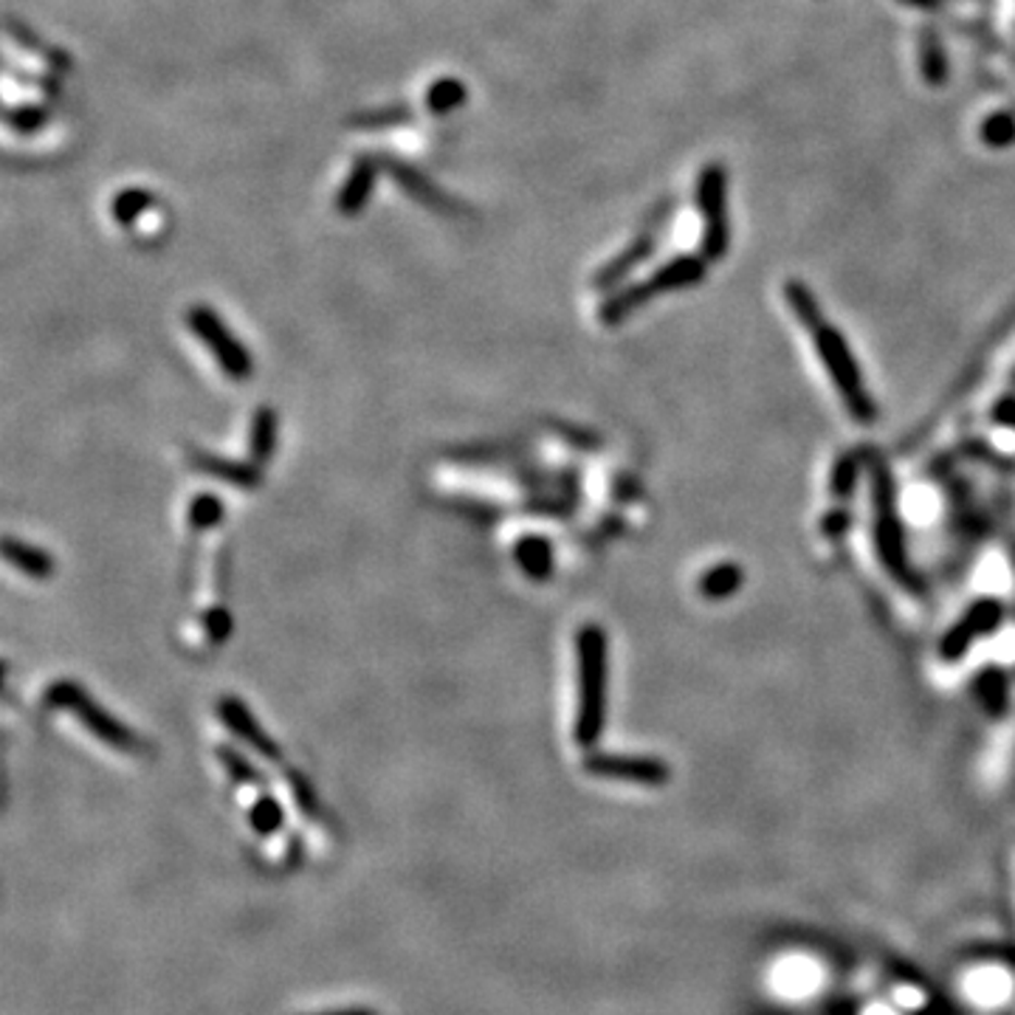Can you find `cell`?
I'll return each instance as SVG.
<instances>
[{"label": "cell", "instance_id": "1", "mask_svg": "<svg viewBox=\"0 0 1015 1015\" xmlns=\"http://www.w3.org/2000/svg\"><path fill=\"white\" fill-rule=\"evenodd\" d=\"M579 660V708L575 742L590 747L598 742L607 719V635L598 623H584L575 635Z\"/></svg>", "mask_w": 1015, "mask_h": 1015}, {"label": "cell", "instance_id": "2", "mask_svg": "<svg viewBox=\"0 0 1015 1015\" xmlns=\"http://www.w3.org/2000/svg\"><path fill=\"white\" fill-rule=\"evenodd\" d=\"M809 333H813L815 350L821 356L824 370H827L832 384H835L838 395H841L843 407L850 409V414L855 421H875L878 407L871 401L869 389H866L864 384V373H861V367H857L843 333L835 331V327L824 325V322Z\"/></svg>", "mask_w": 1015, "mask_h": 1015}, {"label": "cell", "instance_id": "3", "mask_svg": "<svg viewBox=\"0 0 1015 1015\" xmlns=\"http://www.w3.org/2000/svg\"><path fill=\"white\" fill-rule=\"evenodd\" d=\"M46 700H49V705H54V708H65V711L74 714V717L79 719V722H83V726L88 728V731L94 733L99 742H104V745L113 747V751H122V753L145 751V742L138 740L131 728L122 726L113 714L104 711L97 700L88 697V694H85V691L76 683H71V680H60V683L51 685Z\"/></svg>", "mask_w": 1015, "mask_h": 1015}, {"label": "cell", "instance_id": "4", "mask_svg": "<svg viewBox=\"0 0 1015 1015\" xmlns=\"http://www.w3.org/2000/svg\"><path fill=\"white\" fill-rule=\"evenodd\" d=\"M871 508H875V542L883 559L886 570L898 581L914 584L908 553H905L903 528L894 513V494H891V480L883 466H871Z\"/></svg>", "mask_w": 1015, "mask_h": 1015}, {"label": "cell", "instance_id": "5", "mask_svg": "<svg viewBox=\"0 0 1015 1015\" xmlns=\"http://www.w3.org/2000/svg\"><path fill=\"white\" fill-rule=\"evenodd\" d=\"M703 280V263H700L697 257H680V260H671L666 263L664 269L655 271V276H649L646 283L635 285V288L623 290V294H615L612 299L602 305V322L604 325H618L621 319H627L629 313L638 311L641 305L649 302L652 297L657 294H664V290H674V288H689V285L700 283Z\"/></svg>", "mask_w": 1015, "mask_h": 1015}, {"label": "cell", "instance_id": "6", "mask_svg": "<svg viewBox=\"0 0 1015 1015\" xmlns=\"http://www.w3.org/2000/svg\"><path fill=\"white\" fill-rule=\"evenodd\" d=\"M189 327H193L195 336L201 338L203 345L212 350L214 361H218V367H221V370L228 375V379L243 381V379H249V375L255 373V364H251V352L246 350L240 342H237L235 333H232L226 325H223L212 308H203V305L193 308V311H189Z\"/></svg>", "mask_w": 1015, "mask_h": 1015}, {"label": "cell", "instance_id": "7", "mask_svg": "<svg viewBox=\"0 0 1015 1015\" xmlns=\"http://www.w3.org/2000/svg\"><path fill=\"white\" fill-rule=\"evenodd\" d=\"M700 209L705 218L703 251L708 257H722L728 249V212H726V173L708 166L697 187Z\"/></svg>", "mask_w": 1015, "mask_h": 1015}, {"label": "cell", "instance_id": "8", "mask_svg": "<svg viewBox=\"0 0 1015 1015\" xmlns=\"http://www.w3.org/2000/svg\"><path fill=\"white\" fill-rule=\"evenodd\" d=\"M584 770L598 779L615 781H635V784H666L669 781V767L666 762L652 759V756H609V753H595L584 762Z\"/></svg>", "mask_w": 1015, "mask_h": 1015}, {"label": "cell", "instance_id": "9", "mask_svg": "<svg viewBox=\"0 0 1015 1015\" xmlns=\"http://www.w3.org/2000/svg\"><path fill=\"white\" fill-rule=\"evenodd\" d=\"M999 621H1002V604L993 602V598L976 602L974 607L967 609L965 618H960L956 627L945 635V641H942V657H945V660H960L979 638L990 635V632L999 627Z\"/></svg>", "mask_w": 1015, "mask_h": 1015}, {"label": "cell", "instance_id": "10", "mask_svg": "<svg viewBox=\"0 0 1015 1015\" xmlns=\"http://www.w3.org/2000/svg\"><path fill=\"white\" fill-rule=\"evenodd\" d=\"M218 714H221L223 726H226L228 731L235 733L237 740L246 742L249 747H255L260 756H265V759H274V762L283 759V753H280L276 742L271 740V737L263 731V728L257 726L255 714H251L249 708L240 703V700H237V697H221V703H218Z\"/></svg>", "mask_w": 1015, "mask_h": 1015}, {"label": "cell", "instance_id": "11", "mask_svg": "<svg viewBox=\"0 0 1015 1015\" xmlns=\"http://www.w3.org/2000/svg\"><path fill=\"white\" fill-rule=\"evenodd\" d=\"M193 466L195 469H201L203 474L214 476V480H223V483L240 485V488H255L260 485V469L249 463H237V460H226V457H214V455H203V451H193Z\"/></svg>", "mask_w": 1015, "mask_h": 1015}, {"label": "cell", "instance_id": "12", "mask_svg": "<svg viewBox=\"0 0 1015 1015\" xmlns=\"http://www.w3.org/2000/svg\"><path fill=\"white\" fill-rule=\"evenodd\" d=\"M3 556H7V561L14 570H21L28 579H51V575H54V559H51V553L28 545V542L14 540V536L3 540Z\"/></svg>", "mask_w": 1015, "mask_h": 1015}, {"label": "cell", "instance_id": "13", "mask_svg": "<svg viewBox=\"0 0 1015 1015\" xmlns=\"http://www.w3.org/2000/svg\"><path fill=\"white\" fill-rule=\"evenodd\" d=\"M742 579H745V573H742L740 567L733 565V561H726V565H717L708 573H703L700 593L708 602H722V598H731L742 587Z\"/></svg>", "mask_w": 1015, "mask_h": 1015}, {"label": "cell", "instance_id": "14", "mask_svg": "<svg viewBox=\"0 0 1015 1015\" xmlns=\"http://www.w3.org/2000/svg\"><path fill=\"white\" fill-rule=\"evenodd\" d=\"M517 561L531 579H547L553 570V550L542 536H525L517 545Z\"/></svg>", "mask_w": 1015, "mask_h": 1015}, {"label": "cell", "instance_id": "15", "mask_svg": "<svg viewBox=\"0 0 1015 1015\" xmlns=\"http://www.w3.org/2000/svg\"><path fill=\"white\" fill-rule=\"evenodd\" d=\"M276 446V412L271 407L257 409L255 423H251V457L255 463H265L274 457Z\"/></svg>", "mask_w": 1015, "mask_h": 1015}, {"label": "cell", "instance_id": "16", "mask_svg": "<svg viewBox=\"0 0 1015 1015\" xmlns=\"http://www.w3.org/2000/svg\"><path fill=\"white\" fill-rule=\"evenodd\" d=\"M784 297H788V302H790V308H793L795 319H799V322H802L807 331H815V327L821 325V322H824L821 308H818L815 297L809 294L807 288H804L802 283H788V285H784Z\"/></svg>", "mask_w": 1015, "mask_h": 1015}, {"label": "cell", "instance_id": "17", "mask_svg": "<svg viewBox=\"0 0 1015 1015\" xmlns=\"http://www.w3.org/2000/svg\"><path fill=\"white\" fill-rule=\"evenodd\" d=\"M283 821H285L283 807H280L274 799H269V795L260 799V802H257L249 813V824L257 835H274L276 829H283Z\"/></svg>", "mask_w": 1015, "mask_h": 1015}, {"label": "cell", "instance_id": "18", "mask_svg": "<svg viewBox=\"0 0 1015 1015\" xmlns=\"http://www.w3.org/2000/svg\"><path fill=\"white\" fill-rule=\"evenodd\" d=\"M646 251H649V240L635 243L632 249L623 251V255L618 257V260H615L612 265H607V269H604L602 274H598V280H595V285H612V283H618V280H621V276L627 274L629 269H635V265L641 263L643 257H646Z\"/></svg>", "mask_w": 1015, "mask_h": 1015}, {"label": "cell", "instance_id": "19", "mask_svg": "<svg viewBox=\"0 0 1015 1015\" xmlns=\"http://www.w3.org/2000/svg\"><path fill=\"white\" fill-rule=\"evenodd\" d=\"M223 519V505L218 503L209 494H201V497H195L193 505H189V525L195 531H209Z\"/></svg>", "mask_w": 1015, "mask_h": 1015}, {"label": "cell", "instance_id": "20", "mask_svg": "<svg viewBox=\"0 0 1015 1015\" xmlns=\"http://www.w3.org/2000/svg\"><path fill=\"white\" fill-rule=\"evenodd\" d=\"M857 474H861V455H843L832 469V491L835 497L846 499L855 491Z\"/></svg>", "mask_w": 1015, "mask_h": 1015}, {"label": "cell", "instance_id": "21", "mask_svg": "<svg viewBox=\"0 0 1015 1015\" xmlns=\"http://www.w3.org/2000/svg\"><path fill=\"white\" fill-rule=\"evenodd\" d=\"M979 697L985 700V705H988L993 714L1002 711L1004 697H1007V680H1004L1002 671H988V674H981Z\"/></svg>", "mask_w": 1015, "mask_h": 1015}, {"label": "cell", "instance_id": "22", "mask_svg": "<svg viewBox=\"0 0 1015 1015\" xmlns=\"http://www.w3.org/2000/svg\"><path fill=\"white\" fill-rule=\"evenodd\" d=\"M218 756H221V762L226 765V770L235 776V779L249 781V784H260V781H263V776L257 773L251 765H246V759H243V756H237L235 751H228V747H226V751H218Z\"/></svg>", "mask_w": 1015, "mask_h": 1015}, {"label": "cell", "instance_id": "23", "mask_svg": "<svg viewBox=\"0 0 1015 1015\" xmlns=\"http://www.w3.org/2000/svg\"><path fill=\"white\" fill-rule=\"evenodd\" d=\"M846 528H850V513L846 511H832L824 519V531H827L829 536H838V533H843Z\"/></svg>", "mask_w": 1015, "mask_h": 1015}, {"label": "cell", "instance_id": "24", "mask_svg": "<svg viewBox=\"0 0 1015 1015\" xmlns=\"http://www.w3.org/2000/svg\"><path fill=\"white\" fill-rule=\"evenodd\" d=\"M995 421L1004 423V426L1015 429V401H1002L999 409H995Z\"/></svg>", "mask_w": 1015, "mask_h": 1015}, {"label": "cell", "instance_id": "25", "mask_svg": "<svg viewBox=\"0 0 1015 1015\" xmlns=\"http://www.w3.org/2000/svg\"><path fill=\"white\" fill-rule=\"evenodd\" d=\"M209 621H212V629H214V635L218 638H223V635H228V615L223 612V609H214L212 615H209Z\"/></svg>", "mask_w": 1015, "mask_h": 1015}, {"label": "cell", "instance_id": "26", "mask_svg": "<svg viewBox=\"0 0 1015 1015\" xmlns=\"http://www.w3.org/2000/svg\"><path fill=\"white\" fill-rule=\"evenodd\" d=\"M317 1015H379V1013L370 1007H342V1010H327V1013H317Z\"/></svg>", "mask_w": 1015, "mask_h": 1015}]
</instances>
